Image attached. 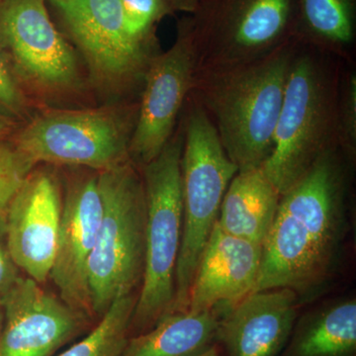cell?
Listing matches in <instances>:
<instances>
[{
    "mask_svg": "<svg viewBox=\"0 0 356 356\" xmlns=\"http://www.w3.org/2000/svg\"><path fill=\"white\" fill-rule=\"evenodd\" d=\"M344 198L343 166L332 147L281 196L252 292L288 288L305 296L327 280L344 238Z\"/></svg>",
    "mask_w": 356,
    "mask_h": 356,
    "instance_id": "6da1fadb",
    "label": "cell"
},
{
    "mask_svg": "<svg viewBox=\"0 0 356 356\" xmlns=\"http://www.w3.org/2000/svg\"><path fill=\"white\" fill-rule=\"evenodd\" d=\"M293 37L264 57L196 74L200 105L238 172L261 168L273 152L294 58Z\"/></svg>",
    "mask_w": 356,
    "mask_h": 356,
    "instance_id": "7a4b0ae2",
    "label": "cell"
},
{
    "mask_svg": "<svg viewBox=\"0 0 356 356\" xmlns=\"http://www.w3.org/2000/svg\"><path fill=\"white\" fill-rule=\"evenodd\" d=\"M103 212L88 262L91 313L102 318L114 300L139 294L146 252L143 178L130 161L97 175Z\"/></svg>",
    "mask_w": 356,
    "mask_h": 356,
    "instance_id": "3957f363",
    "label": "cell"
},
{
    "mask_svg": "<svg viewBox=\"0 0 356 356\" xmlns=\"http://www.w3.org/2000/svg\"><path fill=\"white\" fill-rule=\"evenodd\" d=\"M184 139L175 136L161 154L143 166L146 197L144 275L129 337L144 334L172 313L175 273L184 229L181 154Z\"/></svg>",
    "mask_w": 356,
    "mask_h": 356,
    "instance_id": "277c9868",
    "label": "cell"
},
{
    "mask_svg": "<svg viewBox=\"0 0 356 356\" xmlns=\"http://www.w3.org/2000/svg\"><path fill=\"white\" fill-rule=\"evenodd\" d=\"M238 172L209 115L201 105H196L187 118L182 147L184 229L172 313L187 310L201 255L217 224L227 189Z\"/></svg>",
    "mask_w": 356,
    "mask_h": 356,
    "instance_id": "5b68a950",
    "label": "cell"
},
{
    "mask_svg": "<svg viewBox=\"0 0 356 356\" xmlns=\"http://www.w3.org/2000/svg\"><path fill=\"white\" fill-rule=\"evenodd\" d=\"M321 65L311 56L293 58L274 131L273 149L261 166L281 196L301 179L337 136V100Z\"/></svg>",
    "mask_w": 356,
    "mask_h": 356,
    "instance_id": "8992f818",
    "label": "cell"
},
{
    "mask_svg": "<svg viewBox=\"0 0 356 356\" xmlns=\"http://www.w3.org/2000/svg\"><path fill=\"white\" fill-rule=\"evenodd\" d=\"M295 13L296 0H204L191 17L197 72L250 62L280 48L294 36Z\"/></svg>",
    "mask_w": 356,
    "mask_h": 356,
    "instance_id": "52a82bcc",
    "label": "cell"
},
{
    "mask_svg": "<svg viewBox=\"0 0 356 356\" xmlns=\"http://www.w3.org/2000/svg\"><path fill=\"white\" fill-rule=\"evenodd\" d=\"M47 4L46 0H0V51L21 88L58 97L79 88V69Z\"/></svg>",
    "mask_w": 356,
    "mask_h": 356,
    "instance_id": "ba28073f",
    "label": "cell"
},
{
    "mask_svg": "<svg viewBox=\"0 0 356 356\" xmlns=\"http://www.w3.org/2000/svg\"><path fill=\"white\" fill-rule=\"evenodd\" d=\"M134 126L112 110L57 111L34 119L16 137V149L39 163L109 170L130 161Z\"/></svg>",
    "mask_w": 356,
    "mask_h": 356,
    "instance_id": "9c48e42d",
    "label": "cell"
},
{
    "mask_svg": "<svg viewBox=\"0 0 356 356\" xmlns=\"http://www.w3.org/2000/svg\"><path fill=\"white\" fill-rule=\"evenodd\" d=\"M57 11L67 36L88 64L91 79L105 93L120 95L144 81L156 55L124 28L121 0H46Z\"/></svg>",
    "mask_w": 356,
    "mask_h": 356,
    "instance_id": "30bf717a",
    "label": "cell"
},
{
    "mask_svg": "<svg viewBox=\"0 0 356 356\" xmlns=\"http://www.w3.org/2000/svg\"><path fill=\"white\" fill-rule=\"evenodd\" d=\"M198 53L191 18L178 25L172 48L152 58L145 74L144 91L130 144L129 158L144 166L161 154L172 139L185 98L194 88Z\"/></svg>",
    "mask_w": 356,
    "mask_h": 356,
    "instance_id": "8fae6325",
    "label": "cell"
},
{
    "mask_svg": "<svg viewBox=\"0 0 356 356\" xmlns=\"http://www.w3.org/2000/svg\"><path fill=\"white\" fill-rule=\"evenodd\" d=\"M41 285L20 276L2 300L0 356H53L88 329L86 315Z\"/></svg>",
    "mask_w": 356,
    "mask_h": 356,
    "instance_id": "7c38bea8",
    "label": "cell"
},
{
    "mask_svg": "<svg viewBox=\"0 0 356 356\" xmlns=\"http://www.w3.org/2000/svg\"><path fill=\"white\" fill-rule=\"evenodd\" d=\"M62 211L60 185L47 170H32L7 208V242L11 255L18 268L39 284L50 278Z\"/></svg>",
    "mask_w": 356,
    "mask_h": 356,
    "instance_id": "4fadbf2b",
    "label": "cell"
},
{
    "mask_svg": "<svg viewBox=\"0 0 356 356\" xmlns=\"http://www.w3.org/2000/svg\"><path fill=\"white\" fill-rule=\"evenodd\" d=\"M103 205L97 175L70 182L63 199L57 250L50 274L60 298L92 318L88 289V262L102 221Z\"/></svg>",
    "mask_w": 356,
    "mask_h": 356,
    "instance_id": "5bb4252c",
    "label": "cell"
},
{
    "mask_svg": "<svg viewBox=\"0 0 356 356\" xmlns=\"http://www.w3.org/2000/svg\"><path fill=\"white\" fill-rule=\"evenodd\" d=\"M298 307V294L288 288L250 293L220 318L217 343L228 356H280Z\"/></svg>",
    "mask_w": 356,
    "mask_h": 356,
    "instance_id": "9a60e30c",
    "label": "cell"
},
{
    "mask_svg": "<svg viewBox=\"0 0 356 356\" xmlns=\"http://www.w3.org/2000/svg\"><path fill=\"white\" fill-rule=\"evenodd\" d=\"M262 245L236 238L215 225L206 243L186 311H216L220 317L254 290Z\"/></svg>",
    "mask_w": 356,
    "mask_h": 356,
    "instance_id": "2e32d148",
    "label": "cell"
},
{
    "mask_svg": "<svg viewBox=\"0 0 356 356\" xmlns=\"http://www.w3.org/2000/svg\"><path fill=\"white\" fill-rule=\"evenodd\" d=\"M280 199V191L261 168L238 172L222 199L217 226L229 235L262 245Z\"/></svg>",
    "mask_w": 356,
    "mask_h": 356,
    "instance_id": "e0dca14e",
    "label": "cell"
},
{
    "mask_svg": "<svg viewBox=\"0 0 356 356\" xmlns=\"http://www.w3.org/2000/svg\"><path fill=\"white\" fill-rule=\"evenodd\" d=\"M220 314L175 312L149 331L130 337L118 356H200L217 346Z\"/></svg>",
    "mask_w": 356,
    "mask_h": 356,
    "instance_id": "ac0fdd59",
    "label": "cell"
},
{
    "mask_svg": "<svg viewBox=\"0 0 356 356\" xmlns=\"http://www.w3.org/2000/svg\"><path fill=\"white\" fill-rule=\"evenodd\" d=\"M282 356H356V302L344 300L302 318Z\"/></svg>",
    "mask_w": 356,
    "mask_h": 356,
    "instance_id": "d6986e66",
    "label": "cell"
},
{
    "mask_svg": "<svg viewBox=\"0 0 356 356\" xmlns=\"http://www.w3.org/2000/svg\"><path fill=\"white\" fill-rule=\"evenodd\" d=\"M356 0H296L294 36L331 49L351 46Z\"/></svg>",
    "mask_w": 356,
    "mask_h": 356,
    "instance_id": "ffe728a7",
    "label": "cell"
},
{
    "mask_svg": "<svg viewBox=\"0 0 356 356\" xmlns=\"http://www.w3.org/2000/svg\"><path fill=\"white\" fill-rule=\"evenodd\" d=\"M137 298L125 295L115 299L95 327L58 356H118L129 339Z\"/></svg>",
    "mask_w": 356,
    "mask_h": 356,
    "instance_id": "44dd1931",
    "label": "cell"
},
{
    "mask_svg": "<svg viewBox=\"0 0 356 356\" xmlns=\"http://www.w3.org/2000/svg\"><path fill=\"white\" fill-rule=\"evenodd\" d=\"M124 28L138 43L153 46L156 23L178 11L175 0H121Z\"/></svg>",
    "mask_w": 356,
    "mask_h": 356,
    "instance_id": "7402d4cb",
    "label": "cell"
},
{
    "mask_svg": "<svg viewBox=\"0 0 356 356\" xmlns=\"http://www.w3.org/2000/svg\"><path fill=\"white\" fill-rule=\"evenodd\" d=\"M33 168L13 143L0 139V217L6 216L9 204Z\"/></svg>",
    "mask_w": 356,
    "mask_h": 356,
    "instance_id": "603a6c76",
    "label": "cell"
},
{
    "mask_svg": "<svg viewBox=\"0 0 356 356\" xmlns=\"http://www.w3.org/2000/svg\"><path fill=\"white\" fill-rule=\"evenodd\" d=\"M0 111L11 118L23 117L28 112L24 91L16 81L0 51Z\"/></svg>",
    "mask_w": 356,
    "mask_h": 356,
    "instance_id": "cb8c5ba5",
    "label": "cell"
},
{
    "mask_svg": "<svg viewBox=\"0 0 356 356\" xmlns=\"http://www.w3.org/2000/svg\"><path fill=\"white\" fill-rule=\"evenodd\" d=\"M337 138L353 149L356 143V76L350 74L344 86L341 105L337 106Z\"/></svg>",
    "mask_w": 356,
    "mask_h": 356,
    "instance_id": "d4e9b609",
    "label": "cell"
},
{
    "mask_svg": "<svg viewBox=\"0 0 356 356\" xmlns=\"http://www.w3.org/2000/svg\"><path fill=\"white\" fill-rule=\"evenodd\" d=\"M19 270L7 242L6 216L0 217V301L20 277Z\"/></svg>",
    "mask_w": 356,
    "mask_h": 356,
    "instance_id": "484cf974",
    "label": "cell"
},
{
    "mask_svg": "<svg viewBox=\"0 0 356 356\" xmlns=\"http://www.w3.org/2000/svg\"><path fill=\"white\" fill-rule=\"evenodd\" d=\"M204 0H175L178 11L194 13Z\"/></svg>",
    "mask_w": 356,
    "mask_h": 356,
    "instance_id": "4316f807",
    "label": "cell"
},
{
    "mask_svg": "<svg viewBox=\"0 0 356 356\" xmlns=\"http://www.w3.org/2000/svg\"><path fill=\"white\" fill-rule=\"evenodd\" d=\"M13 125L14 123L11 117L0 111V139H2V137L6 136V134L10 132Z\"/></svg>",
    "mask_w": 356,
    "mask_h": 356,
    "instance_id": "83f0119b",
    "label": "cell"
},
{
    "mask_svg": "<svg viewBox=\"0 0 356 356\" xmlns=\"http://www.w3.org/2000/svg\"><path fill=\"white\" fill-rule=\"evenodd\" d=\"M200 356H222L220 350H218V346H213L211 350L206 351L205 353H203L202 355Z\"/></svg>",
    "mask_w": 356,
    "mask_h": 356,
    "instance_id": "f1b7e54d",
    "label": "cell"
},
{
    "mask_svg": "<svg viewBox=\"0 0 356 356\" xmlns=\"http://www.w3.org/2000/svg\"><path fill=\"white\" fill-rule=\"evenodd\" d=\"M4 325V308L2 301H0V336H1L2 330Z\"/></svg>",
    "mask_w": 356,
    "mask_h": 356,
    "instance_id": "f546056e",
    "label": "cell"
}]
</instances>
